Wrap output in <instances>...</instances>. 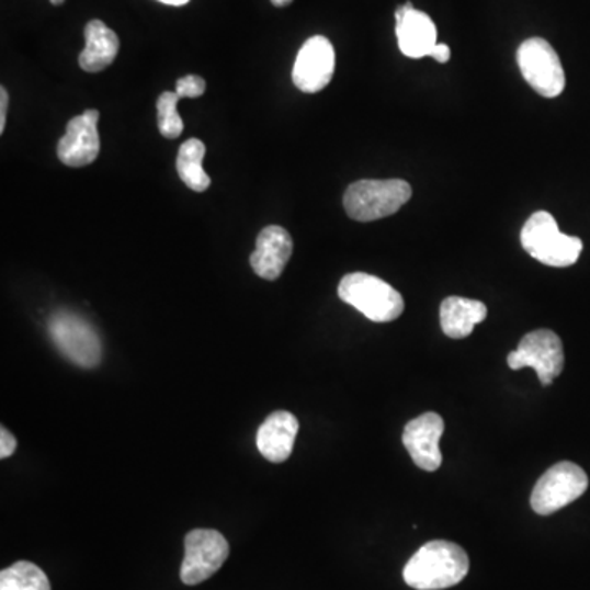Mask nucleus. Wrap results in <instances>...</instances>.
Wrapping results in <instances>:
<instances>
[{"label":"nucleus","mask_w":590,"mask_h":590,"mask_svg":"<svg viewBox=\"0 0 590 590\" xmlns=\"http://www.w3.org/2000/svg\"><path fill=\"white\" fill-rule=\"evenodd\" d=\"M467 572V553L456 543L435 540L410 558L404 568V581L416 590H442L459 585Z\"/></svg>","instance_id":"obj_1"},{"label":"nucleus","mask_w":590,"mask_h":590,"mask_svg":"<svg viewBox=\"0 0 590 590\" xmlns=\"http://www.w3.org/2000/svg\"><path fill=\"white\" fill-rule=\"evenodd\" d=\"M412 197V188L402 179H363L344 192L348 217L356 222H374L396 214Z\"/></svg>","instance_id":"obj_2"},{"label":"nucleus","mask_w":590,"mask_h":590,"mask_svg":"<svg viewBox=\"0 0 590 590\" xmlns=\"http://www.w3.org/2000/svg\"><path fill=\"white\" fill-rule=\"evenodd\" d=\"M520 240L530 257L553 268H568L578 263L585 248L581 238L559 231L555 217L543 211L526 220Z\"/></svg>","instance_id":"obj_3"},{"label":"nucleus","mask_w":590,"mask_h":590,"mask_svg":"<svg viewBox=\"0 0 590 590\" xmlns=\"http://www.w3.org/2000/svg\"><path fill=\"white\" fill-rule=\"evenodd\" d=\"M338 295L344 304L376 324L396 320L406 308L402 295L373 274H347L338 286Z\"/></svg>","instance_id":"obj_4"},{"label":"nucleus","mask_w":590,"mask_h":590,"mask_svg":"<svg viewBox=\"0 0 590 590\" xmlns=\"http://www.w3.org/2000/svg\"><path fill=\"white\" fill-rule=\"evenodd\" d=\"M53 343L76 366L92 370L102 360V343L95 328L81 315L58 310L48 320Z\"/></svg>","instance_id":"obj_5"},{"label":"nucleus","mask_w":590,"mask_h":590,"mask_svg":"<svg viewBox=\"0 0 590 590\" xmlns=\"http://www.w3.org/2000/svg\"><path fill=\"white\" fill-rule=\"evenodd\" d=\"M588 487L589 477L585 469L571 461H563L540 477L530 503L538 515H553L578 500Z\"/></svg>","instance_id":"obj_6"},{"label":"nucleus","mask_w":590,"mask_h":590,"mask_svg":"<svg viewBox=\"0 0 590 590\" xmlns=\"http://www.w3.org/2000/svg\"><path fill=\"white\" fill-rule=\"evenodd\" d=\"M517 63L530 88L543 98H558L565 91L561 59L545 38L525 39L517 52Z\"/></svg>","instance_id":"obj_7"},{"label":"nucleus","mask_w":590,"mask_h":590,"mask_svg":"<svg viewBox=\"0 0 590 590\" xmlns=\"http://www.w3.org/2000/svg\"><path fill=\"white\" fill-rule=\"evenodd\" d=\"M510 370L533 367L538 374L542 386H552L553 381L563 373L565 367V350L563 341L555 331H530L520 340L519 348L507 358Z\"/></svg>","instance_id":"obj_8"},{"label":"nucleus","mask_w":590,"mask_h":590,"mask_svg":"<svg viewBox=\"0 0 590 590\" xmlns=\"http://www.w3.org/2000/svg\"><path fill=\"white\" fill-rule=\"evenodd\" d=\"M230 545L217 530H192L185 536V556L181 566V581L197 586L211 579L227 561Z\"/></svg>","instance_id":"obj_9"},{"label":"nucleus","mask_w":590,"mask_h":590,"mask_svg":"<svg viewBox=\"0 0 590 590\" xmlns=\"http://www.w3.org/2000/svg\"><path fill=\"white\" fill-rule=\"evenodd\" d=\"M334 72V48L330 39L317 35L308 38L295 58L293 81L298 91L315 94L330 84Z\"/></svg>","instance_id":"obj_10"},{"label":"nucleus","mask_w":590,"mask_h":590,"mask_svg":"<svg viewBox=\"0 0 590 590\" xmlns=\"http://www.w3.org/2000/svg\"><path fill=\"white\" fill-rule=\"evenodd\" d=\"M99 111H86L72 117L66 127V135L58 141V158L69 168H84L98 159L101 151L99 137Z\"/></svg>","instance_id":"obj_11"},{"label":"nucleus","mask_w":590,"mask_h":590,"mask_svg":"<svg viewBox=\"0 0 590 590\" xmlns=\"http://www.w3.org/2000/svg\"><path fill=\"white\" fill-rule=\"evenodd\" d=\"M443 432V419L435 412L423 413L407 423L402 435L404 446L407 447L410 457L420 469L433 473L442 466L443 454L440 451V440Z\"/></svg>","instance_id":"obj_12"},{"label":"nucleus","mask_w":590,"mask_h":590,"mask_svg":"<svg viewBox=\"0 0 590 590\" xmlns=\"http://www.w3.org/2000/svg\"><path fill=\"white\" fill-rule=\"evenodd\" d=\"M396 22L400 52L413 59L430 56L436 46V26L433 20L407 2L397 7Z\"/></svg>","instance_id":"obj_13"},{"label":"nucleus","mask_w":590,"mask_h":590,"mask_svg":"<svg viewBox=\"0 0 590 590\" xmlns=\"http://www.w3.org/2000/svg\"><path fill=\"white\" fill-rule=\"evenodd\" d=\"M293 251L294 243L290 231L280 225H270L258 235L257 250L250 258L251 268L257 276L276 281L286 270Z\"/></svg>","instance_id":"obj_14"},{"label":"nucleus","mask_w":590,"mask_h":590,"mask_svg":"<svg viewBox=\"0 0 590 590\" xmlns=\"http://www.w3.org/2000/svg\"><path fill=\"white\" fill-rule=\"evenodd\" d=\"M297 433V417L286 410H277L258 429V450L271 463H284L293 454Z\"/></svg>","instance_id":"obj_15"},{"label":"nucleus","mask_w":590,"mask_h":590,"mask_svg":"<svg viewBox=\"0 0 590 590\" xmlns=\"http://www.w3.org/2000/svg\"><path fill=\"white\" fill-rule=\"evenodd\" d=\"M86 48L79 55V66L86 72H99L111 66L118 55L121 39L102 20H91L84 29Z\"/></svg>","instance_id":"obj_16"},{"label":"nucleus","mask_w":590,"mask_h":590,"mask_svg":"<svg viewBox=\"0 0 590 590\" xmlns=\"http://www.w3.org/2000/svg\"><path fill=\"white\" fill-rule=\"evenodd\" d=\"M487 317V307L479 300L464 297H446L440 307V324L443 333L453 340H463L473 333L476 325Z\"/></svg>","instance_id":"obj_17"},{"label":"nucleus","mask_w":590,"mask_h":590,"mask_svg":"<svg viewBox=\"0 0 590 590\" xmlns=\"http://www.w3.org/2000/svg\"><path fill=\"white\" fill-rule=\"evenodd\" d=\"M205 145L197 138L184 141L179 148L175 168H178L179 178L182 179L189 189L194 192H204L211 188V178L202 168V161L205 156Z\"/></svg>","instance_id":"obj_18"},{"label":"nucleus","mask_w":590,"mask_h":590,"mask_svg":"<svg viewBox=\"0 0 590 590\" xmlns=\"http://www.w3.org/2000/svg\"><path fill=\"white\" fill-rule=\"evenodd\" d=\"M0 590H52V586L38 566L19 561L0 572Z\"/></svg>","instance_id":"obj_19"},{"label":"nucleus","mask_w":590,"mask_h":590,"mask_svg":"<svg viewBox=\"0 0 590 590\" xmlns=\"http://www.w3.org/2000/svg\"><path fill=\"white\" fill-rule=\"evenodd\" d=\"M181 101L178 92H162L156 102V111H158V128L159 134L168 140L181 137L184 131V122L179 117L178 104Z\"/></svg>","instance_id":"obj_20"},{"label":"nucleus","mask_w":590,"mask_h":590,"mask_svg":"<svg viewBox=\"0 0 590 590\" xmlns=\"http://www.w3.org/2000/svg\"><path fill=\"white\" fill-rule=\"evenodd\" d=\"M205 88H207V84H205V81L201 78V76L191 75L184 76V78H181L178 82H175L174 92H178V95L181 99H195L204 95Z\"/></svg>","instance_id":"obj_21"},{"label":"nucleus","mask_w":590,"mask_h":590,"mask_svg":"<svg viewBox=\"0 0 590 590\" xmlns=\"http://www.w3.org/2000/svg\"><path fill=\"white\" fill-rule=\"evenodd\" d=\"M16 450V440L13 439L12 433L9 430L0 429V457L7 459V457L12 456Z\"/></svg>","instance_id":"obj_22"},{"label":"nucleus","mask_w":590,"mask_h":590,"mask_svg":"<svg viewBox=\"0 0 590 590\" xmlns=\"http://www.w3.org/2000/svg\"><path fill=\"white\" fill-rule=\"evenodd\" d=\"M7 107H9V94L5 88H0V134L5 131Z\"/></svg>","instance_id":"obj_23"},{"label":"nucleus","mask_w":590,"mask_h":590,"mask_svg":"<svg viewBox=\"0 0 590 590\" xmlns=\"http://www.w3.org/2000/svg\"><path fill=\"white\" fill-rule=\"evenodd\" d=\"M430 56H432L435 61L447 63L451 58L450 46L444 45V43H436V46L432 49Z\"/></svg>","instance_id":"obj_24"},{"label":"nucleus","mask_w":590,"mask_h":590,"mask_svg":"<svg viewBox=\"0 0 590 590\" xmlns=\"http://www.w3.org/2000/svg\"><path fill=\"white\" fill-rule=\"evenodd\" d=\"M159 2L166 3V5L181 7L185 5L189 0H159Z\"/></svg>","instance_id":"obj_25"},{"label":"nucleus","mask_w":590,"mask_h":590,"mask_svg":"<svg viewBox=\"0 0 590 590\" xmlns=\"http://www.w3.org/2000/svg\"><path fill=\"white\" fill-rule=\"evenodd\" d=\"M271 2H273V5H276V7H286V5H290V3L293 2V0H271Z\"/></svg>","instance_id":"obj_26"},{"label":"nucleus","mask_w":590,"mask_h":590,"mask_svg":"<svg viewBox=\"0 0 590 590\" xmlns=\"http://www.w3.org/2000/svg\"><path fill=\"white\" fill-rule=\"evenodd\" d=\"M49 2H52L53 5H61V3L65 2V0H49Z\"/></svg>","instance_id":"obj_27"}]
</instances>
